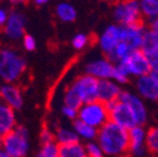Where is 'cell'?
<instances>
[{"mask_svg": "<svg viewBox=\"0 0 158 157\" xmlns=\"http://www.w3.org/2000/svg\"><path fill=\"white\" fill-rule=\"evenodd\" d=\"M97 142L102 147L104 156L127 157L129 156V132L128 129L108 121L98 129Z\"/></svg>", "mask_w": 158, "mask_h": 157, "instance_id": "cell-1", "label": "cell"}, {"mask_svg": "<svg viewBox=\"0 0 158 157\" xmlns=\"http://www.w3.org/2000/svg\"><path fill=\"white\" fill-rule=\"evenodd\" d=\"M27 59L11 47L0 48V79L4 83H15L27 70Z\"/></svg>", "mask_w": 158, "mask_h": 157, "instance_id": "cell-2", "label": "cell"}, {"mask_svg": "<svg viewBox=\"0 0 158 157\" xmlns=\"http://www.w3.org/2000/svg\"><path fill=\"white\" fill-rule=\"evenodd\" d=\"M30 148L29 131L24 126H16L2 138V150L10 157H27Z\"/></svg>", "mask_w": 158, "mask_h": 157, "instance_id": "cell-3", "label": "cell"}, {"mask_svg": "<svg viewBox=\"0 0 158 157\" xmlns=\"http://www.w3.org/2000/svg\"><path fill=\"white\" fill-rule=\"evenodd\" d=\"M113 18L118 25L127 27L144 23L139 8V0H121L114 4Z\"/></svg>", "mask_w": 158, "mask_h": 157, "instance_id": "cell-4", "label": "cell"}, {"mask_svg": "<svg viewBox=\"0 0 158 157\" xmlns=\"http://www.w3.org/2000/svg\"><path fill=\"white\" fill-rule=\"evenodd\" d=\"M78 120L99 129L109 121L108 107L106 103L98 100L90 103H85L78 109Z\"/></svg>", "mask_w": 158, "mask_h": 157, "instance_id": "cell-5", "label": "cell"}, {"mask_svg": "<svg viewBox=\"0 0 158 157\" xmlns=\"http://www.w3.org/2000/svg\"><path fill=\"white\" fill-rule=\"evenodd\" d=\"M69 87L79 95L83 104L98 100V79L92 75L84 73L77 77Z\"/></svg>", "mask_w": 158, "mask_h": 157, "instance_id": "cell-6", "label": "cell"}, {"mask_svg": "<svg viewBox=\"0 0 158 157\" xmlns=\"http://www.w3.org/2000/svg\"><path fill=\"white\" fill-rule=\"evenodd\" d=\"M107 107H108V111H109V121L114 122L115 125L121 126V127H123L128 131L131 128L138 126L137 122H135L133 112L121 100H117L112 103H108Z\"/></svg>", "mask_w": 158, "mask_h": 157, "instance_id": "cell-7", "label": "cell"}, {"mask_svg": "<svg viewBox=\"0 0 158 157\" xmlns=\"http://www.w3.org/2000/svg\"><path fill=\"white\" fill-rule=\"evenodd\" d=\"M25 25H27L25 14L18 10H13L9 13L6 24L3 28V33L9 40L16 42L19 39H23V36L27 34Z\"/></svg>", "mask_w": 158, "mask_h": 157, "instance_id": "cell-8", "label": "cell"}, {"mask_svg": "<svg viewBox=\"0 0 158 157\" xmlns=\"http://www.w3.org/2000/svg\"><path fill=\"white\" fill-rule=\"evenodd\" d=\"M118 100L124 102L131 108V111L134 114V118H135V122H137L138 126H144L147 123L148 111L146 108V104H144L143 100L139 95L134 94L133 92H129V91H122Z\"/></svg>", "mask_w": 158, "mask_h": 157, "instance_id": "cell-9", "label": "cell"}, {"mask_svg": "<svg viewBox=\"0 0 158 157\" xmlns=\"http://www.w3.org/2000/svg\"><path fill=\"white\" fill-rule=\"evenodd\" d=\"M122 62L128 68L129 75H133L135 78H139V77H143V75H148L152 72L149 59L146 57V54L141 49L133 50L127 59H124Z\"/></svg>", "mask_w": 158, "mask_h": 157, "instance_id": "cell-10", "label": "cell"}, {"mask_svg": "<svg viewBox=\"0 0 158 157\" xmlns=\"http://www.w3.org/2000/svg\"><path fill=\"white\" fill-rule=\"evenodd\" d=\"M84 72L88 75L94 77L95 79H112L114 73V63L110 62L108 58H98V59L90 61L85 64Z\"/></svg>", "mask_w": 158, "mask_h": 157, "instance_id": "cell-11", "label": "cell"}, {"mask_svg": "<svg viewBox=\"0 0 158 157\" xmlns=\"http://www.w3.org/2000/svg\"><path fill=\"white\" fill-rule=\"evenodd\" d=\"M0 101L11 107L15 112L24 107V95L22 88L15 83H4L0 86Z\"/></svg>", "mask_w": 158, "mask_h": 157, "instance_id": "cell-12", "label": "cell"}, {"mask_svg": "<svg viewBox=\"0 0 158 157\" xmlns=\"http://www.w3.org/2000/svg\"><path fill=\"white\" fill-rule=\"evenodd\" d=\"M119 43H121V25L118 24L108 25L98 38V44H99V48L106 55V58H108L113 53V50Z\"/></svg>", "mask_w": 158, "mask_h": 157, "instance_id": "cell-13", "label": "cell"}, {"mask_svg": "<svg viewBox=\"0 0 158 157\" xmlns=\"http://www.w3.org/2000/svg\"><path fill=\"white\" fill-rule=\"evenodd\" d=\"M146 30L147 28L144 23L127 25V27L121 25V42L127 43L133 50L141 49Z\"/></svg>", "mask_w": 158, "mask_h": 157, "instance_id": "cell-14", "label": "cell"}, {"mask_svg": "<svg viewBox=\"0 0 158 157\" xmlns=\"http://www.w3.org/2000/svg\"><path fill=\"white\" fill-rule=\"evenodd\" d=\"M129 153L135 157H143L146 155V134L144 126H135L129 131Z\"/></svg>", "mask_w": 158, "mask_h": 157, "instance_id": "cell-15", "label": "cell"}, {"mask_svg": "<svg viewBox=\"0 0 158 157\" xmlns=\"http://www.w3.org/2000/svg\"><path fill=\"white\" fill-rule=\"evenodd\" d=\"M135 89L142 100H148L152 102L158 101V84L151 74L137 78Z\"/></svg>", "mask_w": 158, "mask_h": 157, "instance_id": "cell-16", "label": "cell"}, {"mask_svg": "<svg viewBox=\"0 0 158 157\" xmlns=\"http://www.w3.org/2000/svg\"><path fill=\"white\" fill-rule=\"evenodd\" d=\"M122 88L117 82L112 79H102L98 81V101L106 104L117 101L121 95Z\"/></svg>", "mask_w": 158, "mask_h": 157, "instance_id": "cell-17", "label": "cell"}, {"mask_svg": "<svg viewBox=\"0 0 158 157\" xmlns=\"http://www.w3.org/2000/svg\"><path fill=\"white\" fill-rule=\"evenodd\" d=\"M16 116L15 111L0 101V137L6 136L16 127Z\"/></svg>", "mask_w": 158, "mask_h": 157, "instance_id": "cell-18", "label": "cell"}, {"mask_svg": "<svg viewBox=\"0 0 158 157\" xmlns=\"http://www.w3.org/2000/svg\"><path fill=\"white\" fill-rule=\"evenodd\" d=\"M141 50L146 54L148 59L158 55V33L147 28L143 38V43Z\"/></svg>", "mask_w": 158, "mask_h": 157, "instance_id": "cell-19", "label": "cell"}, {"mask_svg": "<svg viewBox=\"0 0 158 157\" xmlns=\"http://www.w3.org/2000/svg\"><path fill=\"white\" fill-rule=\"evenodd\" d=\"M73 131L78 134V137L81 140H85L88 142L97 140V136H98V129L84 123L81 120H74L73 121Z\"/></svg>", "mask_w": 158, "mask_h": 157, "instance_id": "cell-20", "label": "cell"}, {"mask_svg": "<svg viewBox=\"0 0 158 157\" xmlns=\"http://www.w3.org/2000/svg\"><path fill=\"white\" fill-rule=\"evenodd\" d=\"M55 15L63 23H73L77 19V10L70 3L62 2L55 6Z\"/></svg>", "mask_w": 158, "mask_h": 157, "instance_id": "cell-21", "label": "cell"}, {"mask_svg": "<svg viewBox=\"0 0 158 157\" xmlns=\"http://www.w3.org/2000/svg\"><path fill=\"white\" fill-rule=\"evenodd\" d=\"M54 137H55V142L58 146L81 142V138H79L78 134L73 131V128L70 129V128H65V127H59L54 132Z\"/></svg>", "mask_w": 158, "mask_h": 157, "instance_id": "cell-22", "label": "cell"}, {"mask_svg": "<svg viewBox=\"0 0 158 157\" xmlns=\"http://www.w3.org/2000/svg\"><path fill=\"white\" fill-rule=\"evenodd\" d=\"M59 157H88L85 145L82 142H75L59 146Z\"/></svg>", "mask_w": 158, "mask_h": 157, "instance_id": "cell-23", "label": "cell"}, {"mask_svg": "<svg viewBox=\"0 0 158 157\" xmlns=\"http://www.w3.org/2000/svg\"><path fill=\"white\" fill-rule=\"evenodd\" d=\"M139 8L144 22L158 16V0H139Z\"/></svg>", "mask_w": 158, "mask_h": 157, "instance_id": "cell-24", "label": "cell"}, {"mask_svg": "<svg viewBox=\"0 0 158 157\" xmlns=\"http://www.w3.org/2000/svg\"><path fill=\"white\" fill-rule=\"evenodd\" d=\"M132 52H133V49H132L127 43L121 42L119 44L115 47V49L113 50V53L108 57V59L115 64V63H118V62H122V61L127 59V58L131 55Z\"/></svg>", "mask_w": 158, "mask_h": 157, "instance_id": "cell-25", "label": "cell"}, {"mask_svg": "<svg viewBox=\"0 0 158 157\" xmlns=\"http://www.w3.org/2000/svg\"><path fill=\"white\" fill-rule=\"evenodd\" d=\"M146 147L152 155H158V127H151L146 134Z\"/></svg>", "mask_w": 158, "mask_h": 157, "instance_id": "cell-26", "label": "cell"}, {"mask_svg": "<svg viewBox=\"0 0 158 157\" xmlns=\"http://www.w3.org/2000/svg\"><path fill=\"white\" fill-rule=\"evenodd\" d=\"M63 104L68 106V107H72V108H75V109H79L83 106V102L81 101L79 95L70 87H68L64 92V103Z\"/></svg>", "mask_w": 158, "mask_h": 157, "instance_id": "cell-27", "label": "cell"}, {"mask_svg": "<svg viewBox=\"0 0 158 157\" xmlns=\"http://www.w3.org/2000/svg\"><path fill=\"white\" fill-rule=\"evenodd\" d=\"M36 157H59V146L56 142L42 145Z\"/></svg>", "mask_w": 158, "mask_h": 157, "instance_id": "cell-28", "label": "cell"}, {"mask_svg": "<svg viewBox=\"0 0 158 157\" xmlns=\"http://www.w3.org/2000/svg\"><path fill=\"white\" fill-rule=\"evenodd\" d=\"M89 44V36L84 33H78L72 39V47L75 50H82Z\"/></svg>", "mask_w": 158, "mask_h": 157, "instance_id": "cell-29", "label": "cell"}, {"mask_svg": "<svg viewBox=\"0 0 158 157\" xmlns=\"http://www.w3.org/2000/svg\"><path fill=\"white\" fill-rule=\"evenodd\" d=\"M85 151H87V156L88 157H104V152H103L102 147L99 146V143L95 142V141L87 142Z\"/></svg>", "mask_w": 158, "mask_h": 157, "instance_id": "cell-30", "label": "cell"}, {"mask_svg": "<svg viewBox=\"0 0 158 157\" xmlns=\"http://www.w3.org/2000/svg\"><path fill=\"white\" fill-rule=\"evenodd\" d=\"M39 140H40V143H42V145H47V143L55 142L54 132H52L48 127H43L42 131H40V136H39Z\"/></svg>", "mask_w": 158, "mask_h": 157, "instance_id": "cell-31", "label": "cell"}, {"mask_svg": "<svg viewBox=\"0 0 158 157\" xmlns=\"http://www.w3.org/2000/svg\"><path fill=\"white\" fill-rule=\"evenodd\" d=\"M22 40H23V48L27 52H34L36 49V40H35V38L33 35L25 34Z\"/></svg>", "mask_w": 158, "mask_h": 157, "instance_id": "cell-32", "label": "cell"}, {"mask_svg": "<svg viewBox=\"0 0 158 157\" xmlns=\"http://www.w3.org/2000/svg\"><path fill=\"white\" fill-rule=\"evenodd\" d=\"M62 114L65 117V118L74 121V120H77V118H78V109H75V108H72V107H68V106H64V104H63V107H62Z\"/></svg>", "mask_w": 158, "mask_h": 157, "instance_id": "cell-33", "label": "cell"}, {"mask_svg": "<svg viewBox=\"0 0 158 157\" xmlns=\"http://www.w3.org/2000/svg\"><path fill=\"white\" fill-rule=\"evenodd\" d=\"M8 16H9V13L6 9L4 8H0V29H3L6 24V20H8Z\"/></svg>", "mask_w": 158, "mask_h": 157, "instance_id": "cell-34", "label": "cell"}, {"mask_svg": "<svg viewBox=\"0 0 158 157\" xmlns=\"http://www.w3.org/2000/svg\"><path fill=\"white\" fill-rule=\"evenodd\" d=\"M148 29H151V30L158 33V16L153 18L152 20L148 22Z\"/></svg>", "mask_w": 158, "mask_h": 157, "instance_id": "cell-35", "label": "cell"}, {"mask_svg": "<svg viewBox=\"0 0 158 157\" xmlns=\"http://www.w3.org/2000/svg\"><path fill=\"white\" fill-rule=\"evenodd\" d=\"M149 63H151L152 72H158V55L151 58V59H149Z\"/></svg>", "mask_w": 158, "mask_h": 157, "instance_id": "cell-36", "label": "cell"}, {"mask_svg": "<svg viewBox=\"0 0 158 157\" xmlns=\"http://www.w3.org/2000/svg\"><path fill=\"white\" fill-rule=\"evenodd\" d=\"M48 2H50V0H33V3H34L35 5H38V6H42V5L47 4Z\"/></svg>", "mask_w": 158, "mask_h": 157, "instance_id": "cell-37", "label": "cell"}, {"mask_svg": "<svg viewBox=\"0 0 158 157\" xmlns=\"http://www.w3.org/2000/svg\"><path fill=\"white\" fill-rule=\"evenodd\" d=\"M151 75L153 77V79L157 82V84H158V72H151Z\"/></svg>", "mask_w": 158, "mask_h": 157, "instance_id": "cell-38", "label": "cell"}, {"mask_svg": "<svg viewBox=\"0 0 158 157\" xmlns=\"http://www.w3.org/2000/svg\"><path fill=\"white\" fill-rule=\"evenodd\" d=\"M0 157H10L8 153H5L3 150H0Z\"/></svg>", "mask_w": 158, "mask_h": 157, "instance_id": "cell-39", "label": "cell"}, {"mask_svg": "<svg viewBox=\"0 0 158 157\" xmlns=\"http://www.w3.org/2000/svg\"><path fill=\"white\" fill-rule=\"evenodd\" d=\"M8 2H10V3H24L27 0H8Z\"/></svg>", "mask_w": 158, "mask_h": 157, "instance_id": "cell-40", "label": "cell"}, {"mask_svg": "<svg viewBox=\"0 0 158 157\" xmlns=\"http://www.w3.org/2000/svg\"><path fill=\"white\" fill-rule=\"evenodd\" d=\"M0 150H2V137H0Z\"/></svg>", "mask_w": 158, "mask_h": 157, "instance_id": "cell-41", "label": "cell"}]
</instances>
